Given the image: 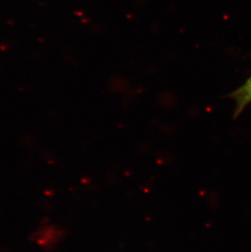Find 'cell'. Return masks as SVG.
I'll list each match as a JSON object with an SVG mask.
<instances>
[{
	"label": "cell",
	"mask_w": 251,
	"mask_h": 252,
	"mask_svg": "<svg viewBox=\"0 0 251 252\" xmlns=\"http://www.w3.org/2000/svg\"><path fill=\"white\" fill-rule=\"evenodd\" d=\"M226 97L233 100L235 103L232 118L237 119L251 104V75L241 87L230 93Z\"/></svg>",
	"instance_id": "6da1fadb"
}]
</instances>
